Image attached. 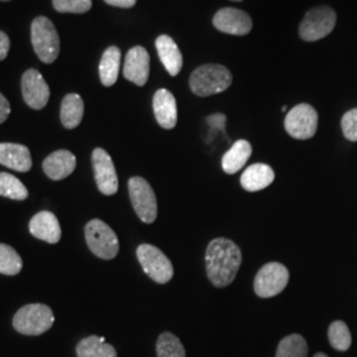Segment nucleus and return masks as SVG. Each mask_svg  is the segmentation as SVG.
Masks as SVG:
<instances>
[{"instance_id": "f257e3e1", "label": "nucleus", "mask_w": 357, "mask_h": 357, "mask_svg": "<svg viewBox=\"0 0 357 357\" xmlns=\"http://www.w3.org/2000/svg\"><path fill=\"white\" fill-rule=\"evenodd\" d=\"M241 262L240 248L228 238H215L206 248V275L216 287H227L234 281Z\"/></svg>"}, {"instance_id": "f03ea898", "label": "nucleus", "mask_w": 357, "mask_h": 357, "mask_svg": "<svg viewBox=\"0 0 357 357\" xmlns=\"http://www.w3.org/2000/svg\"><path fill=\"white\" fill-rule=\"evenodd\" d=\"M231 73L222 65L206 64L197 68L190 78L191 90L199 97L222 93L231 85Z\"/></svg>"}, {"instance_id": "7ed1b4c3", "label": "nucleus", "mask_w": 357, "mask_h": 357, "mask_svg": "<svg viewBox=\"0 0 357 357\" xmlns=\"http://www.w3.org/2000/svg\"><path fill=\"white\" fill-rule=\"evenodd\" d=\"M54 323L52 308L47 305L33 303L22 307L13 317V328L22 335L38 336L51 330Z\"/></svg>"}, {"instance_id": "20e7f679", "label": "nucleus", "mask_w": 357, "mask_h": 357, "mask_svg": "<svg viewBox=\"0 0 357 357\" xmlns=\"http://www.w3.org/2000/svg\"><path fill=\"white\" fill-rule=\"evenodd\" d=\"M31 38L38 59L45 64L54 63L60 53V38L56 26L48 17L38 16L33 20Z\"/></svg>"}, {"instance_id": "39448f33", "label": "nucleus", "mask_w": 357, "mask_h": 357, "mask_svg": "<svg viewBox=\"0 0 357 357\" xmlns=\"http://www.w3.org/2000/svg\"><path fill=\"white\" fill-rule=\"evenodd\" d=\"M85 237L90 252L101 259H113L119 252V241L114 230L102 220L89 221L85 228Z\"/></svg>"}, {"instance_id": "423d86ee", "label": "nucleus", "mask_w": 357, "mask_h": 357, "mask_svg": "<svg viewBox=\"0 0 357 357\" xmlns=\"http://www.w3.org/2000/svg\"><path fill=\"white\" fill-rule=\"evenodd\" d=\"M137 257L141 262L143 271L156 283L165 284L174 277V266L171 261L160 249L150 243L139 245Z\"/></svg>"}, {"instance_id": "0eeeda50", "label": "nucleus", "mask_w": 357, "mask_h": 357, "mask_svg": "<svg viewBox=\"0 0 357 357\" xmlns=\"http://www.w3.org/2000/svg\"><path fill=\"white\" fill-rule=\"evenodd\" d=\"M319 116L317 110L307 103L293 107L284 118V128L290 137L306 141L312 138L318 130Z\"/></svg>"}, {"instance_id": "6e6552de", "label": "nucleus", "mask_w": 357, "mask_h": 357, "mask_svg": "<svg viewBox=\"0 0 357 357\" xmlns=\"http://www.w3.org/2000/svg\"><path fill=\"white\" fill-rule=\"evenodd\" d=\"M128 193L135 213L144 224H153L158 216V202L149 181L139 176L130 178Z\"/></svg>"}, {"instance_id": "1a4fd4ad", "label": "nucleus", "mask_w": 357, "mask_h": 357, "mask_svg": "<svg viewBox=\"0 0 357 357\" xmlns=\"http://www.w3.org/2000/svg\"><path fill=\"white\" fill-rule=\"evenodd\" d=\"M336 26V13L330 7H317L305 15L299 35L305 41H318L331 33Z\"/></svg>"}, {"instance_id": "9d476101", "label": "nucleus", "mask_w": 357, "mask_h": 357, "mask_svg": "<svg viewBox=\"0 0 357 357\" xmlns=\"http://www.w3.org/2000/svg\"><path fill=\"white\" fill-rule=\"evenodd\" d=\"M290 280V273L280 262H270L259 268L255 280V291L259 298H273L281 294Z\"/></svg>"}, {"instance_id": "9b49d317", "label": "nucleus", "mask_w": 357, "mask_h": 357, "mask_svg": "<svg viewBox=\"0 0 357 357\" xmlns=\"http://www.w3.org/2000/svg\"><path fill=\"white\" fill-rule=\"evenodd\" d=\"M94 178L98 190L106 196H113L118 192V175L110 155L103 149H96L91 153Z\"/></svg>"}, {"instance_id": "f8f14e48", "label": "nucleus", "mask_w": 357, "mask_h": 357, "mask_svg": "<svg viewBox=\"0 0 357 357\" xmlns=\"http://www.w3.org/2000/svg\"><path fill=\"white\" fill-rule=\"evenodd\" d=\"M22 93L31 109L41 110L50 101V86L36 69H28L22 78Z\"/></svg>"}, {"instance_id": "ddd939ff", "label": "nucleus", "mask_w": 357, "mask_h": 357, "mask_svg": "<svg viewBox=\"0 0 357 357\" xmlns=\"http://www.w3.org/2000/svg\"><path fill=\"white\" fill-rule=\"evenodd\" d=\"M213 26H216L220 32L243 36L252 31L253 22L248 13L238 8L228 7L217 11L213 17Z\"/></svg>"}, {"instance_id": "4468645a", "label": "nucleus", "mask_w": 357, "mask_h": 357, "mask_svg": "<svg viewBox=\"0 0 357 357\" xmlns=\"http://www.w3.org/2000/svg\"><path fill=\"white\" fill-rule=\"evenodd\" d=\"M123 76L138 86H143L147 82L150 76V54L143 47H134L128 52Z\"/></svg>"}, {"instance_id": "2eb2a0df", "label": "nucleus", "mask_w": 357, "mask_h": 357, "mask_svg": "<svg viewBox=\"0 0 357 357\" xmlns=\"http://www.w3.org/2000/svg\"><path fill=\"white\" fill-rule=\"evenodd\" d=\"M29 231L33 237L48 243H57L61 238V227L52 212L41 211L29 221Z\"/></svg>"}, {"instance_id": "dca6fc26", "label": "nucleus", "mask_w": 357, "mask_h": 357, "mask_svg": "<svg viewBox=\"0 0 357 357\" xmlns=\"http://www.w3.org/2000/svg\"><path fill=\"white\" fill-rule=\"evenodd\" d=\"M153 114L158 123L166 130H172L178 123V106L174 94L167 89H159L153 96Z\"/></svg>"}, {"instance_id": "f3484780", "label": "nucleus", "mask_w": 357, "mask_h": 357, "mask_svg": "<svg viewBox=\"0 0 357 357\" xmlns=\"http://www.w3.org/2000/svg\"><path fill=\"white\" fill-rule=\"evenodd\" d=\"M76 156L68 150H59L45 158L43 169L52 180H63L73 174L76 169Z\"/></svg>"}, {"instance_id": "a211bd4d", "label": "nucleus", "mask_w": 357, "mask_h": 357, "mask_svg": "<svg viewBox=\"0 0 357 357\" xmlns=\"http://www.w3.org/2000/svg\"><path fill=\"white\" fill-rule=\"evenodd\" d=\"M0 165L17 172H28L32 158L28 147L17 143H0Z\"/></svg>"}, {"instance_id": "6ab92c4d", "label": "nucleus", "mask_w": 357, "mask_h": 357, "mask_svg": "<svg viewBox=\"0 0 357 357\" xmlns=\"http://www.w3.org/2000/svg\"><path fill=\"white\" fill-rule=\"evenodd\" d=\"M156 51L160 61L171 76H178L183 68V54L174 38L162 35L156 38Z\"/></svg>"}, {"instance_id": "aec40b11", "label": "nucleus", "mask_w": 357, "mask_h": 357, "mask_svg": "<svg viewBox=\"0 0 357 357\" xmlns=\"http://www.w3.org/2000/svg\"><path fill=\"white\" fill-rule=\"evenodd\" d=\"M274 178L275 175L271 167L264 163H255L243 171L241 185L245 191H262L274 181Z\"/></svg>"}, {"instance_id": "412c9836", "label": "nucleus", "mask_w": 357, "mask_h": 357, "mask_svg": "<svg viewBox=\"0 0 357 357\" xmlns=\"http://www.w3.org/2000/svg\"><path fill=\"white\" fill-rule=\"evenodd\" d=\"M252 151V144L249 142L245 139L234 142V144L222 156V169L229 175L237 174L248 163Z\"/></svg>"}, {"instance_id": "4be33fe9", "label": "nucleus", "mask_w": 357, "mask_h": 357, "mask_svg": "<svg viewBox=\"0 0 357 357\" xmlns=\"http://www.w3.org/2000/svg\"><path fill=\"white\" fill-rule=\"evenodd\" d=\"M84 113H85V106H84L82 98L76 93L66 94L61 102V110H60V118L64 128L69 130L76 128L81 123Z\"/></svg>"}, {"instance_id": "5701e85b", "label": "nucleus", "mask_w": 357, "mask_h": 357, "mask_svg": "<svg viewBox=\"0 0 357 357\" xmlns=\"http://www.w3.org/2000/svg\"><path fill=\"white\" fill-rule=\"evenodd\" d=\"M121 68V50L118 47H109L103 52L100 63V78L103 86H113L119 75Z\"/></svg>"}, {"instance_id": "b1692460", "label": "nucleus", "mask_w": 357, "mask_h": 357, "mask_svg": "<svg viewBox=\"0 0 357 357\" xmlns=\"http://www.w3.org/2000/svg\"><path fill=\"white\" fill-rule=\"evenodd\" d=\"M76 354L77 357H118L114 347L96 335L82 339L77 344Z\"/></svg>"}, {"instance_id": "393cba45", "label": "nucleus", "mask_w": 357, "mask_h": 357, "mask_svg": "<svg viewBox=\"0 0 357 357\" xmlns=\"http://www.w3.org/2000/svg\"><path fill=\"white\" fill-rule=\"evenodd\" d=\"M308 345L302 335L293 333L282 339L275 357H307Z\"/></svg>"}, {"instance_id": "a878e982", "label": "nucleus", "mask_w": 357, "mask_h": 357, "mask_svg": "<svg viewBox=\"0 0 357 357\" xmlns=\"http://www.w3.org/2000/svg\"><path fill=\"white\" fill-rule=\"evenodd\" d=\"M0 196L22 202L28 197V190L19 178L7 172H0Z\"/></svg>"}, {"instance_id": "bb28decb", "label": "nucleus", "mask_w": 357, "mask_h": 357, "mask_svg": "<svg viewBox=\"0 0 357 357\" xmlns=\"http://www.w3.org/2000/svg\"><path fill=\"white\" fill-rule=\"evenodd\" d=\"M23 268L22 257L10 245L0 243V274L16 275Z\"/></svg>"}, {"instance_id": "cd10ccee", "label": "nucleus", "mask_w": 357, "mask_h": 357, "mask_svg": "<svg viewBox=\"0 0 357 357\" xmlns=\"http://www.w3.org/2000/svg\"><path fill=\"white\" fill-rule=\"evenodd\" d=\"M156 354L158 357H185V349L171 332H163L156 342Z\"/></svg>"}, {"instance_id": "c85d7f7f", "label": "nucleus", "mask_w": 357, "mask_h": 357, "mask_svg": "<svg viewBox=\"0 0 357 357\" xmlns=\"http://www.w3.org/2000/svg\"><path fill=\"white\" fill-rule=\"evenodd\" d=\"M328 340H330V344L336 351L344 352L349 349V347L352 344V336L344 321L336 320L332 323L328 328Z\"/></svg>"}, {"instance_id": "c756f323", "label": "nucleus", "mask_w": 357, "mask_h": 357, "mask_svg": "<svg viewBox=\"0 0 357 357\" xmlns=\"http://www.w3.org/2000/svg\"><path fill=\"white\" fill-rule=\"evenodd\" d=\"M56 11L63 13H85L91 8V0H53Z\"/></svg>"}, {"instance_id": "7c9ffc66", "label": "nucleus", "mask_w": 357, "mask_h": 357, "mask_svg": "<svg viewBox=\"0 0 357 357\" xmlns=\"http://www.w3.org/2000/svg\"><path fill=\"white\" fill-rule=\"evenodd\" d=\"M343 134L348 141L357 142V109L345 113L342 119Z\"/></svg>"}, {"instance_id": "2f4dec72", "label": "nucleus", "mask_w": 357, "mask_h": 357, "mask_svg": "<svg viewBox=\"0 0 357 357\" xmlns=\"http://www.w3.org/2000/svg\"><path fill=\"white\" fill-rule=\"evenodd\" d=\"M10 47H11V41L10 38L0 31V61L4 60L10 52Z\"/></svg>"}, {"instance_id": "473e14b6", "label": "nucleus", "mask_w": 357, "mask_h": 357, "mask_svg": "<svg viewBox=\"0 0 357 357\" xmlns=\"http://www.w3.org/2000/svg\"><path fill=\"white\" fill-rule=\"evenodd\" d=\"M10 113H11L10 102H8L7 98L0 93V125H1L3 122H6V119L8 118Z\"/></svg>"}, {"instance_id": "72a5a7b5", "label": "nucleus", "mask_w": 357, "mask_h": 357, "mask_svg": "<svg viewBox=\"0 0 357 357\" xmlns=\"http://www.w3.org/2000/svg\"><path fill=\"white\" fill-rule=\"evenodd\" d=\"M103 1L119 8H131L137 3V0H103Z\"/></svg>"}, {"instance_id": "f704fd0d", "label": "nucleus", "mask_w": 357, "mask_h": 357, "mask_svg": "<svg viewBox=\"0 0 357 357\" xmlns=\"http://www.w3.org/2000/svg\"><path fill=\"white\" fill-rule=\"evenodd\" d=\"M314 357H328L327 355H324V354H321V352H319V354H317Z\"/></svg>"}, {"instance_id": "c9c22d12", "label": "nucleus", "mask_w": 357, "mask_h": 357, "mask_svg": "<svg viewBox=\"0 0 357 357\" xmlns=\"http://www.w3.org/2000/svg\"><path fill=\"white\" fill-rule=\"evenodd\" d=\"M233 1H243V0H233Z\"/></svg>"}, {"instance_id": "e433bc0d", "label": "nucleus", "mask_w": 357, "mask_h": 357, "mask_svg": "<svg viewBox=\"0 0 357 357\" xmlns=\"http://www.w3.org/2000/svg\"><path fill=\"white\" fill-rule=\"evenodd\" d=\"M1 1H10V0H1Z\"/></svg>"}]
</instances>
